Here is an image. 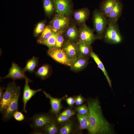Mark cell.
Wrapping results in <instances>:
<instances>
[{
    "instance_id": "6da1fadb",
    "label": "cell",
    "mask_w": 134,
    "mask_h": 134,
    "mask_svg": "<svg viewBox=\"0 0 134 134\" xmlns=\"http://www.w3.org/2000/svg\"><path fill=\"white\" fill-rule=\"evenodd\" d=\"M91 134H111L114 131L110 124L104 117L99 101L97 99L89 100L87 102Z\"/></svg>"
},
{
    "instance_id": "7a4b0ae2",
    "label": "cell",
    "mask_w": 134,
    "mask_h": 134,
    "mask_svg": "<svg viewBox=\"0 0 134 134\" xmlns=\"http://www.w3.org/2000/svg\"><path fill=\"white\" fill-rule=\"evenodd\" d=\"M103 38L105 42L109 44H117L121 42L122 37L117 22L109 21Z\"/></svg>"
},
{
    "instance_id": "3957f363",
    "label": "cell",
    "mask_w": 134,
    "mask_h": 134,
    "mask_svg": "<svg viewBox=\"0 0 134 134\" xmlns=\"http://www.w3.org/2000/svg\"><path fill=\"white\" fill-rule=\"evenodd\" d=\"M92 21L94 29L98 38H103L109 23L107 18L104 16L99 10H96L93 13Z\"/></svg>"
},
{
    "instance_id": "277c9868",
    "label": "cell",
    "mask_w": 134,
    "mask_h": 134,
    "mask_svg": "<svg viewBox=\"0 0 134 134\" xmlns=\"http://www.w3.org/2000/svg\"><path fill=\"white\" fill-rule=\"evenodd\" d=\"M31 121V127L34 130H42L54 120L53 117L50 115L39 113L33 116Z\"/></svg>"
},
{
    "instance_id": "5b68a950",
    "label": "cell",
    "mask_w": 134,
    "mask_h": 134,
    "mask_svg": "<svg viewBox=\"0 0 134 134\" xmlns=\"http://www.w3.org/2000/svg\"><path fill=\"white\" fill-rule=\"evenodd\" d=\"M69 17L62 14H56L50 23L53 31L63 33L69 25Z\"/></svg>"
},
{
    "instance_id": "8992f818",
    "label": "cell",
    "mask_w": 134,
    "mask_h": 134,
    "mask_svg": "<svg viewBox=\"0 0 134 134\" xmlns=\"http://www.w3.org/2000/svg\"><path fill=\"white\" fill-rule=\"evenodd\" d=\"M19 86L14 82L8 84L6 90L0 100V111L2 113L11 101Z\"/></svg>"
},
{
    "instance_id": "52a82bcc",
    "label": "cell",
    "mask_w": 134,
    "mask_h": 134,
    "mask_svg": "<svg viewBox=\"0 0 134 134\" xmlns=\"http://www.w3.org/2000/svg\"><path fill=\"white\" fill-rule=\"evenodd\" d=\"M48 53L53 59L62 64L71 66L74 62L67 57L61 48L56 47L49 48Z\"/></svg>"
},
{
    "instance_id": "ba28073f",
    "label": "cell",
    "mask_w": 134,
    "mask_h": 134,
    "mask_svg": "<svg viewBox=\"0 0 134 134\" xmlns=\"http://www.w3.org/2000/svg\"><path fill=\"white\" fill-rule=\"evenodd\" d=\"M20 93V89L19 86L11 101L3 112L2 119L5 121L12 118L14 114L17 111Z\"/></svg>"
},
{
    "instance_id": "9c48e42d",
    "label": "cell",
    "mask_w": 134,
    "mask_h": 134,
    "mask_svg": "<svg viewBox=\"0 0 134 134\" xmlns=\"http://www.w3.org/2000/svg\"><path fill=\"white\" fill-rule=\"evenodd\" d=\"M79 41L90 45L98 38L93 30L85 23L82 25L79 30Z\"/></svg>"
},
{
    "instance_id": "30bf717a",
    "label": "cell",
    "mask_w": 134,
    "mask_h": 134,
    "mask_svg": "<svg viewBox=\"0 0 134 134\" xmlns=\"http://www.w3.org/2000/svg\"><path fill=\"white\" fill-rule=\"evenodd\" d=\"M56 14H62L70 17L72 14L73 4L72 0H53Z\"/></svg>"
},
{
    "instance_id": "8fae6325",
    "label": "cell",
    "mask_w": 134,
    "mask_h": 134,
    "mask_svg": "<svg viewBox=\"0 0 134 134\" xmlns=\"http://www.w3.org/2000/svg\"><path fill=\"white\" fill-rule=\"evenodd\" d=\"M62 49L67 57L73 62L79 57L77 43L67 40Z\"/></svg>"
},
{
    "instance_id": "7c38bea8",
    "label": "cell",
    "mask_w": 134,
    "mask_h": 134,
    "mask_svg": "<svg viewBox=\"0 0 134 134\" xmlns=\"http://www.w3.org/2000/svg\"><path fill=\"white\" fill-rule=\"evenodd\" d=\"M8 78H11L14 80L21 79H30L25 75L23 69L13 62L9 70L8 74L3 77L0 78V79Z\"/></svg>"
},
{
    "instance_id": "4fadbf2b",
    "label": "cell",
    "mask_w": 134,
    "mask_h": 134,
    "mask_svg": "<svg viewBox=\"0 0 134 134\" xmlns=\"http://www.w3.org/2000/svg\"><path fill=\"white\" fill-rule=\"evenodd\" d=\"M24 87L22 98L23 103V108L22 111L26 113V104L30 99L37 92L40 91L41 89L36 90H33L30 88L29 85V83L31 82L30 79H26Z\"/></svg>"
},
{
    "instance_id": "5bb4252c",
    "label": "cell",
    "mask_w": 134,
    "mask_h": 134,
    "mask_svg": "<svg viewBox=\"0 0 134 134\" xmlns=\"http://www.w3.org/2000/svg\"><path fill=\"white\" fill-rule=\"evenodd\" d=\"M123 6L120 0H117L115 6L107 18L109 21L118 22L122 13Z\"/></svg>"
},
{
    "instance_id": "9a60e30c",
    "label": "cell",
    "mask_w": 134,
    "mask_h": 134,
    "mask_svg": "<svg viewBox=\"0 0 134 134\" xmlns=\"http://www.w3.org/2000/svg\"><path fill=\"white\" fill-rule=\"evenodd\" d=\"M42 92L46 97L50 100L51 113L55 115H57L59 113L61 108V102L64 97L59 99L54 98L44 91L43 90Z\"/></svg>"
},
{
    "instance_id": "2e32d148",
    "label": "cell",
    "mask_w": 134,
    "mask_h": 134,
    "mask_svg": "<svg viewBox=\"0 0 134 134\" xmlns=\"http://www.w3.org/2000/svg\"><path fill=\"white\" fill-rule=\"evenodd\" d=\"M90 14L89 10L84 8L75 10L73 13L74 18L78 23L83 24L89 17Z\"/></svg>"
},
{
    "instance_id": "e0dca14e",
    "label": "cell",
    "mask_w": 134,
    "mask_h": 134,
    "mask_svg": "<svg viewBox=\"0 0 134 134\" xmlns=\"http://www.w3.org/2000/svg\"><path fill=\"white\" fill-rule=\"evenodd\" d=\"M117 0H102L100 5V12L107 18L110 13L115 6Z\"/></svg>"
},
{
    "instance_id": "ac0fdd59",
    "label": "cell",
    "mask_w": 134,
    "mask_h": 134,
    "mask_svg": "<svg viewBox=\"0 0 134 134\" xmlns=\"http://www.w3.org/2000/svg\"><path fill=\"white\" fill-rule=\"evenodd\" d=\"M65 32V36L67 40L74 42L79 37V31L74 24L69 25Z\"/></svg>"
},
{
    "instance_id": "d6986e66",
    "label": "cell",
    "mask_w": 134,
    "mask_h": 134,
    "mask_svg": "<svg viewBox=\"0 0 134 134\" xmlns=\"http://www.w3.org/2000/svg\"><path fill=\"white\" fill-rule=\"evenodd\" d=\"M90 56L95 61L99 67L102 70L107 79L109 86L111 88V81L103 64L98 56L92 50L91 52Z\"/></svg>"
},
{
    "instance_id": "ffe728a7",
    "label": "cell",
    "mask_w": 134,
    "mask_h": 134,
    "mask_svg": "<svg viewBox=\"0 0 134 134\" xmlns=\"http://www.w3.org/2000/svg\"><path fill=\"white\" fill-rule=\"evenodd\" d=\"M77 43V46L79 54L81 57L87 56L90 55L91 50V45L79 41Z\"/></svg>"
},
{
    "instance_id": "44dd1931",
    "label": "cell",
    "mask_w": 134,
    "mask_h": 134,
    "mask_svg": "<svg viewBox=\"0 0 134 134\" xmlns=\"http://www.w3.org/2000/svg\"><path fill=\"white\" fill-rule=\"evenodd\" d=\"M80 56L70 66L71 69L74 71H78L85 67L87 63V60L85 58Z\"/></svg>"
},
{
    "instance_id": "7402d4cb",
    "label": "cell",
    "mask_w": 134,
    "mask_h": 134,
    "mask_svg": "<svg viewBox=\"0 0 134 134\" xmlns=\"http://www.w3.org/2000/svg\"><path fill=\"white\" fill-rule=\"evenodd\" d=\"M43 7L46 14L51 15L55 10V4L53 0H43Z\"/></svg>"
},
{
    "instance_id": "603a6c76",
    "label": "cell",
    "mask_w": 134,
    "mask_h": 134,
    "mask_svg": "<svg viewBox=\"0 0 134 134\" xmlns=\"http://www.w3.org/2000/svg\"><path fill=\"white\" fill-rule=\"evenodd\" d=\"M54 31L50 25L45 27L37 41L39 43L48 39L52 35Z\"/></svg>"
},
{
    "instance_id": "cb8c5ba5",
    "label": "cell",
    "mask_w": 134,
    "mask_h": 134,
    "mask_svg": "<svg viewBox=\"0 0 134 134\" xmlns=\"http://www.w3.org/2000/svg\"><path fill=\"white\" fill-rule=\"evenodd\" d=\"M38 59L35 57H33L27 62L23 70L24 72H33L36 67Z\"/></svg>"
},
{
    "instance_id": "d4e9b609",
    "label": "cell",
    "mask_w": 134,
    "mask_h": 134,
    "mask_svg": "<svg viewBox=\"0 0 134 134\" xmlns=\"http://www.w3.org/2000/svg\"><path fill=\"white\" fill-rule=\"evenodd\" d=\"M58 32L54 31L51 36L47 40L42 42L41 44L44 45L49 48L55 47Z\"/></svg>"
},
{
    "instance_id": "484cf974",
    "label": "cell",
    "mask_w": 134,
    "mask_h": 134,
    "mask_svg": "<svg viewBox=\"0 0 134 134\" xmlns=\"http://www.w3.org/2000/svg\"><path fill=\"white\" fill-rule=\"evenodd\" d=\"M49 71V66L45 65L40 67L36 71V76L42 79H44L48 75Z\"/></svg>"
},
{
    "instance_id": "4316f807",
    "label": "cell",
    "mask_w": 134,
    "mask_h": 134,
    "mask_svg": "<svg viewBox=\"0 0 134 134\" xmlns=\"http://www.w3.org/2000/svg\"><path fill=\"white\" fill-rule=\"evenodd\" d=\"M54 121L42 130L49 134H55L58 131V128Z\"/></svg>"
},
{
    "instance_id": "83f0119b",
    "label": "cell",
    "mask_w": 134,
    "mask_h": 134,
    "mask_svg": "<svg viewBox=\"0 0 134 134\" xmlns=\"http://www.w3.org/2000/svg\"><path fill=\"white\" fill-rule=\"evenodd\" d=\"M72 125L71 122H69L62 128L60 130L59 134H68L70 133L72 129Z\"/></svg>"
},
{
    "instance_id": "f1b7e54d",
    "label": "cell",
    "mask_w": 134,
    "mask_h": 134,
    "mask_svg": "<svg viewBox=\"0 0 134 134\" xmlns=\"http://www.w3.org/2000/svg\"><path fill=\"white\" fill-rule=\"evenodd\" d=\"M63 33L58 32L56 39L55 47L59 48H61L64 42V38L63 36Z\"/></svg>"
},
{
    "instance_id": "f546056e",
    "label": "cell",
    "mask_w": 134,
    "mask_h": 134,
    "mask_svg": "<svg viewBox=\"0 0 134 134\" xmlns=\"http://www.w3.org/2000/svg\"><path fill=\"white\" fill-rule=\"evenodd\" d=\"M75 110L78 113L84 115L88 114V107L85 104L76 107Z\"/></svg>"
},
{
    "instance_id": "4dcf8cb0",
    "label": "cell",
    "mask_w": 134,
    "mask_h": 134,
    "mask_svg": "<svg viewBox=\"0 0 134 134\" xmlns=\"http://www.w3.org/2000/svg\"><path fill=\"white\" fill-rule=\"evenodd\" d=\"M45 24L43 22L38 23L37 25L34 30V35L37 36L39 34L42 32L45 28Z\"/></svg>"
},
{
    "instance_id": "1f68e13d",
    "label": "cell",
    "mask_w": 134,
    "mask_h": 134,
    "mask_svg": "<svg viewBox=\"0 0 134 134\" xmlns=\"http://www.w3.org/2000/svg\"><path fill=\"white\" fill-rule=\"evenodd\" d=\"M77 116L80 124L83 123L89 119L88 114L84 115L78 113Z\"/></svg>"
},
{
    "instance_id": "d6a6232c",
    "label": "cell",
    "mask_w": 134,
    "mask_h": 134,
    "mask_svg": "<svg viewBox=\"0 0 134 134\" xmlns=\"http://www.w3.org/2000/svg\"><path fill=\"white\" fill-rule=\"evenodd\" d=\"M13 117L16 120L18 121H21L24 118L23 114L21 112L18 111L14 113Z\"/></svg>"
},
{
    "instance_id": "836d02e7",
    "label": "cell",
    "mask_w": 134,
    "mask_h": 134,
    "mask_svg": "<svg viewBox=\"0 0 134 134\" xmlns=\"http://www.w3.org/2000/svg\"><path fill=\"white\" fill-rule=\"evenodd\" d=\"M75 114V112L73 110L70 109H67L62 112L60 115H65L70 117Z\"/></svg>"
},
{
    "instance_id": "e575fe53",
    "label": "cell",
    "mask_w": 134,
    "mask_h": 134,
    "mask_svg": "<svg viewBox=\"0 0 134 134\" xmlns=\"http://www.w3.org/2000/svg\"><path fill=\"white\" fill-rule=\"evenodd\" d=\"M70 118L66 116L59 115L57 118L56 120L58 123H63L68 121Z\"/></svg>"
},
{
    "instance_id": "d590c367",
    "label": "cell",
    "mask_w": 134,
    "mask_h": 134,
    "mask_svg": "<svg viewBox=\"0 0 134 134\" xmlns=\"http://www.w3.org/2000/svg\"><path fill=\"white\" fill-rule=\"evenodd\" d=\"M75 103L76 105H79L81 104L84 101V99L81 96H78L76 97L75 99Z\"/></svg>"
},
{
    "instance_id": "8d00e7d4",
    "label": "cell",
    "mask_w": 134,
    "mask_h": 134,
    "mask_svg": "<svg viewBox=\"0 0 134 134\" xmlns=\"http://www.w3.org/2000/svg\"><path fill=\"white\" fill-rule=\"evenodd\" d=\"M89 119L83 123L80 124L79 129L80 130L88 129L89 127Z\"/></svg>"
},
{
    "instance_id": "74e56055",
    "label": "cell",
    "mask_w": 134,
    "mask_h": 134,
    "mask_svg": "<svg viewBox=\"0 0 134 134\" xmlns=\"http://www.w3.org/2000/svg\"><path fill=\"white\" fill-rule=\"evenodd\" d=\"M67 104L70 107H72L75 103L74 99L72 97H69L66 100Z\"/></svg>"
},
{
    "instance_id": "f35d334b",
    "label": "cell",
    "mask_w": 134,
    "mask_h": 134,
    "mask_svg": "<svg viewBox=\"0 0 134 134\" xmlns=\"http://www.w3.org/2000/svg\"><path fill=\"white\" fill-rule=\"evenodd\" d=\"M4 89L3 88L0 87V100L2 98L4 93L3 92V90Z\"/></svg>"
},
{
    "instance_id": "ab89813d",
    "label": "cell",
    "mask_w": 134,
    "mask_h": 134,
    "mask_svg": "<svg viewBox=\"0 0 134 134\" xmlns=\"http://www.w3.org/2000/svg\"><path fill=\"white\" fill-rule=\"evenodd\" d=\"M42 130H35L32 132L31 133L33 134H42Z\"/></svg>"
}]
</instances>
